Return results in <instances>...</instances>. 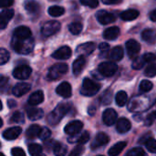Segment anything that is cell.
I'll return each instance as SVG.
<instances>
[{
	"label": "cell",
	"instance_id": "obj_1",
	"mask_svg": "<svg viewBox=\"0 0 156 156\" xmlns=\"http://www.w3.org/2000/svg\"><path fill=\"white\" fill-rule=\"evenodd\" d=\"M12 48L18 54L27 55L32 52L34 48V39L32 37L27 39H18L13 37L11 42Z\"/></svg>",
	"mask_w": 156,
	"mask_h": 156
},
{
	"label": "cell",
	"instance_id": "obj_2",
	"mask_svg": "<svg viewBox=\"0 0 156 156\" xmlns=\"http://www.w3.org/2000/svg\"><path fill=\"white\" fill-rule=\"evenodd\" d=\"M69 104H64V103L59 104L48 115V119H47L48 122L53 126L57 125L61 121V119L69 112Z\"/></svg>",
	"mask_w": 156,
	"mask_h": 156
},
{
	"label": "cell",
	"instance_id": "obj_3",
	"mask_svg": "<svg viewBox=\"0 0 156 156\" xmlns=\"http://www.w3.org/2000/svg\"><path fill=\"white\" fill-rule=\"evenodd\" d=\"M101 89V85L96 83L90 79H84L82 82V87L80 90V93L84 96H93L95 95Z\"/></svg>",
	"mask_w": 156,
	"mask_h": 156
},
{
	"label": "cell",
	"instance_id": "obj_4",
	"mask_svg": "<svg viewBox=\"0 0 156 156\" xmlns=\"http://www.w3.org/2000/svg\"><path fill=\"white\" fill-rule=\"evenodd\" d=\"M68 71V65L65 63H58L52 66L48 72V80H55L59 79L62 75L66 74Z\"/></svg>",
	"mask_w": 156,
	"mask_h": 156
},
{
	"label": "cell",
	"instance_id": "obj_5",
	"mask_svg": "<svg viewBox=\"0 0 156 156\" xmlns=\"http://www.w3.org/2000/svg\"><path fill=\"white\" fill-rule=\"evenodd\" d=\"M60 23L58 22V21H55V20H52V21H48L47 23H45L41 28V34L42 36L48 37H50L54 34H56L57 32L59 31L60 29Z\"/></svg>",
	"mask_w": 156,
	"mask_h": 156
},
{
	"label": "cell",
	"instance_id": "obj_6",
	"mask_svg": "<svg viewBox=\"0 0 156 156\" xmlns=\"http://www.w3.org/2000/svg\"><path fill=\"white\" fill-rule=\"evenodd\" d=\"M117 65L114 62H102L99 65V72L101 73V75L104 76V77H112L113 76L116 71H117Z\"/></svg>",
	"mask_w": 156,
	"mask_h": 156
},
{
	"label": "cell",
	"instance_id": "obj_7",
	"mask_svg": "<svg viewBox=\"0 0 156 156\" xmlns=\"http://www.w3.org/2000/svg\"><path fill=\"white\" fill-rule=\"evenodd\" d=\"M126 50L128 53L129 58H136L138 54L140 53L141 50V46L140 44L134 40V39H130L126 42Z\"/></svg>",
	"mask_w": 156,
	"mask_h": 156
},
{
	"label": "cell",
	"instance_id": "obj_8",
	"mask_svg": "<svg viewBox=\"0 0 156 156\" xmlns=\"http://www.w3.org/2000/svg\"><path fill=\"white\" fill-rule=\"evenodd\" d=\"M32 69L29 66L22 65L19 67H16L13 71V76L17 80H27L31 75Z\"/></svg>",
	"mask_w": 156,
	"mask_h": 156
},
{
	"label": "cell",
	"instance_id": "obj_9",
	"mask_svg": "<svg viewBox=\"0 0 156 156\" xmlns=\"http://www.w3.org/2000/svg\"><path fill=\"white\" fill-rule=\"evenodd\" d=\"M83 127V123L80 121H73L70 122L69 123H68L65 126V133L70 136H74V135H78L80 131L82 130Z\"/></svg>",
	"mask_w": 156,
	"mask_h": 156
},
{
	"label": "cell",
	"instance_id": "obj_10",
	"mask_svg": "<svg viewBox=\"0 0 156 156\" xmlns=\"http://www.w3.org/2000/svg\"><path fill=\"white\" fill-rule=\"evenodd\" d=\"M96 18L101 24L107 25V24L114 22L116 19V16L112 13H110L106 10H100L96 14Z\"/></svg>",
	"mask_w": 156,
	"mask_h": 156
},
{
	"label": "cell",
	"instance_id": "obj_11",
	"mask_svg": "<svg viewBox=\"0 0 156 156\" xmlns=\"http://www.w3.org/2000/svg\"><path fill=\"white\" fill-rule=\"evenodd\" d=\"M95 48H96V45L94 42H86V43L80 45L77 48L76 52L77 54L80 55V57L89 56L95 50Z\"/></svg>",
	"mask_w": 156,
	"mask_h": 156
},
{
	"label": "cell",
	"instance_id": "obj_12",
	"mask_svg": "<svg viewBox=\"0 0 156 156\" xmlns=\"http://www.w3.org/2000/svg\"><path fill=\"white\" fill-rule=\"evenodd\" d=\"M31 30L27 27L25 26H20L16 27L13 33V37L18 38V39H27L31 37Z\"/></svg>",
	"mask_w": 156,
	"mask_h": 156
},
{
	"label": "cell",
	"instance_id": "obj_13",
	"mask_svg": "<svg viewBox=\"0 0 156 156\" xmlns=\"http://www.w3.org/2000/svg\"><path fill=\"white\" fill-rule=\"evenodd\" d=\"M102 120L106 125L111 126L117 121V112L113 109H107L102 114Z\"/></svg>",
	"mask_w": 156,
	"mask_h": 156
},
{
	"label": "cell",
	"instance_id": "obj_14",
	"mask_svg": "<svg viewBox=\"0 0 156 156\" xmlns=\"http://www.w3.org/2000/svg\"><path fill=\"white\" fill-rule=\"evenodd\" d=\"M71 53L72 52H71L70 48L68 46H64V47H61L58 49H57L52 54V58H54L56 59H68L70 58Z\"/></svg>",
	"mask_w": 156,
	"mask_h": 156
},
{
	"label": "cell",
	"instance_id": "obj_15",
	"mask_svg": "<svg viewBox=\"0 0 156 156\" xmlns=\"http://www.w3.org/2000/svg\"><path fill=\"white\" fill-rule=\"evenodd\" d=\"M57 93L63 97V98H69L72 94V90H71V86L69 82H62L60 83L58 87H57V90H56Z\"/></svg>",
	"mask_w": 156,
	"mask_h": 156
},
{
	"label": "cell",
	"instance_id": "obj_16",
	"mask_svg": "<svg viewBox=\"0 0 156 156\" xmlns=\"http://www.w3.org/2000/svg\"><path fill=\"white\" fill-rule=\"evenodd\" d=\"M31 89L30 84L22 82V83H17L14 88H13V94L16 97H20L27 93Z\"/></svg>",
	"mask_w": 156,
	"mask_h": 156
},
{
	"label": "cell",
	"instance_id": "obj_17",
	"mask_svg": "<svg viewBox=\"0 0 156 156\" xmlns=\"http://www.w3.org/2000/svg\"><path fill=\"white\" fill-rule=\"evenodd\" d=\"M21 132L22 130L20 127H12L3 133V137L7 141H12L16 139L21 134Z\"/></svg>",
	"mask_w": 156,
	"mask_h": 156
},
{
	"label": "cell",
	"instance_id": "obj_18",
	"mask_svg": "<svg viewBox=\"0 0 156 156\" xmlns=\"http://www.w3.org/2000/svg\"><path fill=\"white\" fill-rule=\"evenodd\" d=\"M14 16V11L12 9H4L1 12L0 15V28L4 29L5 26L7 25L8 21L13 17Z\"/></svg>",
	"mask_w": 156,
	"mask_h": 156
},
{
	"label": "cell",
	"instance_id": "obj_19",
	"mask_svg": "<svg viewBox=\"0 0 156 156\" xmlns=\"http://www.w3.org/2000/svg\"><path fill=\"white\" fill-rule=\"evenodd\" d=\"M109 140H110L109 139V136L106 133H99L96 135L93 144H91V148L95 149V148L103 146V145H105V144H107L109 143Z\"/></svg>",
	"mask_w": 156,
	"mask_h": 156
},
{
	"label": "cell",
	"instance_id": "obj_20",
	"mask_svg": "<svg viewBox=\"0 0 156 156\" xmlns=\"http://www.w3.org/2000/svg\"><path fill=\"white\" fill-rule=\"evenodd\" d=\"M85 65H86V59H85V58H84V57H80V58H78L73 62V65H72L73 74H74L75 76H79V75L82 72V70H83Z\"/></svg>",
	"mask_w": 156,
	"mask_h": 156
},
{
	"label": "cell",
	"instance_id": "obj_21",
	"mask_svg": "<svg viewBox=\"0 0 156 156\" xmlns=\"http://www.w3.org/2000/svg\"><path fill=\"white\" fill-rule=\"evenodd\" d=\"M131 122L126 118H121L120 120H118L116 124V130L120 133H125L129 132L131 130Z\"/></svg>",
	"mask_w": 156,
	"mask_h": 156
},
{
	"label": "cell",
	"instance_id": "obj_22",
	"mask_svg": "<svg viewBox=\"0 0 156 156\" xmlns=\"http://www.w3.org/2000/svg\"><path fill=\"white\" fill-rule=\"evenodd\" d=\"M142 38L145 42L149 44H155L156 43V30L148 28L143 31L142 33Z\"/></svg>",
	"mask_w": 156,
	"mask_h": 156
},
{
	"label": "cell",
	"instance_id": "obj_23",
	"mask_svg": "<svg viewBox=\"0 0 156 156\" xmlns=\"http://www.w3.org/2000/svg\"><path fill=\"white\" fill-rule=\"evenodd\" d=\"M120 35V28L118 27H112L103 32V37L107 40H114Z\"/></svg>",
	"mask_w": 156,
	"mask_h": 156
},
{
	"label": "cell",
	"instance_id": "obj_24",
	"mask_svg": "<svg viewBox=\"0 0 156 156\" xmlns=\"http://www.w3.org/2000/svg\"><path fill=\"white\" fill-rule=\"evenodd\" d=\"M25 8L31 15H37L40 11V5H39V4L37 3L34 0H27V1H26V3H25Z\"/></svg>",
	"mask_w": 156,
	"mask_h": 156
},
{
	"label": "cell",
	"instance_id": "obj_25",
	"mask_svg": "<svg viewBox=\"0 0 156 156\" xmlns=\"http://www.w3.org/2000/svg\"><path fill=\"white\" fill-rule=\"evenodd\" d=\"M44 100V94L41 90H37L34 93H32L28 98V104L35 106L40 104Z\"/></svg>",
	"mask_w": 156,
	"mask_h": 156
},
{
	"label": "cell",
	"instance_id": "obj_26",
	"mask_svg": "<svg viewBox=\"0 0 156 156\" xmlns=\"http://www.w3.org/2000/svg\"><path fill=\"white\" fill-rule=\"evenodd\" d=\"M27 117L29 118V120L31 121H37V120H39L43 117L44 115V112L42 109H39V108H30V109H27Z\"/></svg>",
	"mask_w": 156,
	"mask_h": 156
},
{
	"label": "cell",
	"instance_id": "obj_27",
	"mask_svg": "<svg viewBox=\"0 0 156 156\" xmlns=\"http://www.w3.org/2000/svg\"><path fill=\"white\" fill-rule=\"evenodd\" d=\"M139 11L136 9H127L121 14V18L124 21H131L139 16Z\"/></svg>",
	"mask_w": 156,
	"mask_h": 156
},
{
	"label": "cell",
	"instance_id": "obj_28",
	"mask_svg": "<svg viewBox=\"0 0 156 156\" xmlns=\"http://www.w3.org/2000/svg\"><path fill=\"white\" fill-rule=\"evenodd\" d=\"M90 140V133L88 132H84L82 133L80 135H79L77 138H76V135L72 136V138H69V143H78L79 144L82 145V144H85L86 143H88Z\"/></svg>",
	"mask_w": 156,
	"mask_h": 156
},
{
	"label": "cell",
	"instance_id": "obj_29",
	"mask_svg": "<svg viewBox=\"0 0 156 156\" xmlns=\"http://www.w3.org/2000/svg\"><path fill=\"white\" fill-rule=\"evenodd\" d=\"M127 144L126 142H119L118 144H116L115 145H113L108 152L110 156H118L122 151L123 149L126 147Z\"/></svg>",
	"mask_w": 156,
	"mask_h": 156
},
{
	"label": "cell",
	"instance_id": "obj_30",
	"mask_svg": "<svg viewBox=\"0 0 156 156\" xmlns=\"http://www.w3.org/2000/svg\"><path fill=\"white\" fill-rule=\"evenodd\" d=\"M109 58L113 61H119L123 58V49L122 47H115L109 54Z\"/></svg>",
	"mask_w": 156,
	"mask_h": 156
},
{
	"label": "cell",
	"instance_id": "obj_31",
	"mask_svg": "<svg viewBox=\"0 0 156 156\" xmlns=\"http://www.w3.org/2000/svg\"><path fill=\"white\" fill-rule=\"evenodd\" d=\"M40 132H41V128L37 125V124H34V125H31L27 130V137L29 138V139H34V138H37V136H39L40 134Z\"/></svg>",
	"mask_w": 156,
	"mask_h": 156
},
{
	"label": "cell",
	"instance_id": "obj_32",
	"mask_svg": "<svg viewBox=\"0 0 156 156\" xmlns=\"http://www.w3.org/2000/svg\"><path fill=\"white\" fill-rule=\"evenodd\" d=\"M28 152L31 156H45L43 154L42 147L39 144H32L28 146Z\"/></svg>",
	"mask_w": 156,
	"mask_h": 156
},
{
	"label": "cell",
	"instance_id": "obj_33",
	"mask_svg": "<svg viewBox=\"0 0 156 156\" xmlns=\"http://www.w3.org/2000/svg\"><path fill=\"white\" fill-rule=\"evenodd\" d=\"M53 152L56 156H65L67 154V147L61 143H56L53 146Z\"/></svg>",
	"mask_w": 156,
	"mask_h": 156
},
{
	"label": "cell",
	"instance_id": "obj_34",
	"mask_svg": "<svg viewBox=\"0 0 156 156\" xmlns=\"http://www.w3.org/2000/svg\"><path fill=\"white\" fill-rule=\"evenodd\" d=\"M127 100H128L127 93L124 92L123 90H121V91H119V92L116 94L115 101H116V103H117L118 106H120V107L124 106L125 103L127 102Z\"/></svg>",
	"mask_w": 156,
	"mask_h": 156
},
{
	"label": "cell",
	"instance_id": "obj_35",
	"mask_svg": "<svg viewBox=\"0 0 156 156\" xmlns=\"http://www.w3.org/2000/svg\"><path fill=\"white\" fill-rule=\"evenodd\" d=\"M64 12H65V9L62 6H58V5H53L48 8V14L54 17L62 16L64 14Z\"/></svg>",
	"mask_w": 156,
	"mask_h": 156
},
{
	"label": "cell",
	"instance_id": "obj_36",
	"mask_svg": "<svg viewBox=\"0 0 156 156\" xmlns=\"http://www.w3.org/2000/svg\"><path fill=\"white\" fill-rule=\"evenodd\" d=\"M69 30L73 35H78L82 30V25L80 22H72L69 26Z\"/></svg>",
	"mask_w": 156,
	"mask_h": 156
},
{
	"label": "cell",
	"instance_id": "obj_37",
	"mask_svg": "<svg viewBox=\"0 0 156 156\" xmlns=\"http://www.w3.org/2000/svg\"><path fill=\"white\" fill-rule=\"evenodd\" d=\"M126 156H147V154L144 149L139 148V147H135V148L130 150L126 154Z\"/></svg>",
	"mask_w": 156,
	"mask_h": 156
},
{
	"label": "cell",
	"instance_id": "obj_38",
	"mask_svg": "<svg viewBox=\"0 0 156 156\" xmlns=\"http://www.w3.org/2000/svg\"><path fill=\"white\" fill-rule=\"evenodd\" d=\"M153 86L154 85H153V83L151 81L146 80H142V82L140 84V90L142 92H148L153 89Z\"/></svg>",
	"mask_w": 156,
	"mask_h": 156
},
{
	"label": "cell",
	"instance_id": "obj_39",
	"mask_svg": "<svg viewBox=\"0 0 156 156\" xmlns=\"http://www.w3.org/2000/svg\"><path fill=\"white\" fill-rule=\"evenodd\" d=\"M144 74H145L147 77H149V78H153V77H154V76L156 75L155 64L152 63V64L148 65V66L146 67L145 70H144Z\"/></svg>",
	"mask_w": 156,
	"mask_h": 156
},
{
	"label": "cell",
	"instance_id": "obj_40",
	"mask_svg": "<svg viewBox=\"0 0 156 156\" xmlns=\"http://www.w3.org/2000/svg\"><path fill=\"white\" fill-rule=\"evenodd\" d=\"M145 63L146 62L144 61L143 57L142 58H136L133 59L132 66H133V69H141L144 66Z\"/></svg>",
	"mask_w": 156,
	"mask_h": 156
},
{
	"label": "cell",
	"instance_id": "obj_41",
	"mask_svg": "<svg viewBox=\"0 0 156 156\" xmlns=\"http://www.w3.org/2000/svg\"><path fill=\"white\" fill-rule=\"evenodd\" d=\"M9 53L7 50H5V48H1L0 49V64L4 65L5 63H6L9 60Z\"/></svg>",
	"mask_w": 156,
	"mask_h": 156
},
{
	"label": "cell",
	"instance_id": "obj_42",
	"mask_svg": "<svg viewBox=\"0 0 156 156\" xmlns=\"http://www.w3.org/2000/svg\"><path fill=\"white\" fill-rule=\"evenodd\" d=\"M145 145H146V148L151 152V153H154L156 154V140L155 139H153V138H149L148 141L145 143Z\"/></svg>",
	"mask_w": 156,
	"mask_h": 156
},
{
	"label": "cell",
	"instance_id": "obj_43",
	"mask_svg": "<svg viewBox=\"0 0 156 156\" xmlns=\"http://www.w3.org/2000/svg\"><path fill=\"white\" fill-rule=\"evenodd\" d=\"M112 91L109 90H106V91L103 93V95L101 96V102H102L104 105H107V104L111 103V101H112Z\"/></svg>",
	"mask_w": 156,
	"mask_h": 156
},
{
	"label": "cell",
	"instance_id": "obj_44",
	"mask_svg": "<svg viewBox=\"0 0 156 156\" xmlns=\"http://www.w3.org/2000/svg\"><path fill=\"white\" fill-rule=\"evenodd\" d=\"M11 120H12V122H16V123L24 122V115H23L22 112H15V113L12 115Z\"/></svg>",
	"mask_w": 156,
	"mask_h": 156
},
{
	"label": "cell",
	"instance_id": "obj_45",
	"mask_svg": "<svg viewBox=\"0 0 156 156\" xmlns=\"http://www.w3.org/2000/svg\"><path fill=\"white\" fill-rule=\"evenodd\" d=\"M83 153H84V147L82 145L79 144L78 146H76L72 150V152L70 153L69 156H82Z\"/></svg>",
	"mask_w": 156,
	"mask_h": 156
},
{
	"label": "cell",
	"instance_id": "obj_46",
	"mask_svg": "<svg viewBox=\"0 0 156 156\" xmlns=\"http://www.w3.org/2000/svg\"><path fill=\"white\" fill-rule=\"evenodd\" d=\"M50 135H51V132L49 131V129L48 128H43V129H41V132H40V134H39V138L42 140V141H45V140H47V139H48L49 137H50Z\"/></svg>",
	"mask_w": 156,
	"mask_h": 156
},
{
	"label": "cell",
	"instance_id": "obj_47",
	"mask_svg": "<svg viewBox=\"0 0 156 156\" xmlns=\"http://www.w3.org/2000/svg\"><path fill=\"white\" fill-rule=\"evenodd\" d=\"M80 1L83 5L89 6L90 8H95L99 5L98 0H80Z\"/></svg>",
	"mask_w": 156,
	"mask_h": 156
},
{
	"label": "cell",
	"instance_id": "obj_48",
	"mask_svg": "<svg viewBox=\"0 0 156 156\" xmlns=\"http://www.w3.org/2000/svg\"><path fill=\"white\" fill-rule=\"evenodd\" d=\"M156 120V112H154L152 113H150L146 119H145V122H144V124L147 125V126H150L154 123V122Z\"/></svg>",
	"mask_w": 156,
	"mask_h": 156
},
{
	"label": "cell",
	"instance_id": "obj_49",
	"mask_svg": "<svg viewBox=\"0 0 156 156\" xmlns=\"http://www.w3.org/2000/svg\"><path fill=\"white\" fill-rule=\"evenodd\" d=\"M143 58H144V61L146 63H150V64L154 63V61L156 59L155 55L153 54V53H146V54H144L143 56Z\"/></svg>",
	"mask_w": 156,
	"mask_h": 156
},
{
	"label": "cell",
	"instance_id": "obj_50",
	"mask_svg": "<svg viewBox=\"0 0 156 156\" xmlns=\"http://www.w3.org/2000/svg\"><path fill=\"white\" fill-rule=\"evenodd\" d=\"M99 48H100L101 53L103 56H105L109 52V50H110V46L107 43H101L100 46H99Z\"/></svg>",
	"mask_w": 156,
	"mask_h": 156
},
{
	"label": "cell",
	"instance_id": "obj_51",
	"mask_svg": "<svg viewBox=\"0 0 156 156\" xmlns=\"http://www.w3.org/2000/svg\"><path fill=\"white\" fill-rule=\"evenodd\" d=\"M11 154L12 156H26L25 152L19 148V147H15L11 150Z\"/></svg>",
	"mask_w": 156,
	"mask_h": 156
},
{
	"label": "cell",
	"instance_id": "obj_52",
	"mask_svg": "<svg viewBox=\"0 0 156 156\" xmlns=\"http://www.w3.org/2000/svg\"><path fill=\"white\" fill-rule=\"evenodd\" d=\"M14 3V0H0V5L2 7H8L11 6Z\"/></svg>",
	"mask_w": 156,
	"mask_h": 156
},
{
	"label": "cell",
	"instance_id": "obj_53",
	"mask_svg": "<svg viewBox=\"0 0 156 156\" xmlns=\"http://www.w3.org/2000/svg\"><path fill=\"white\" fill-rule=\"evenodd\" d=\"M150 19L154 22H156V9L153 10L151 13H150Z\"/></svg>",
	"mask_w": 156,
	"mask_h": 156
},
{
	"label": "cell",
	"instance_id": "obj_54",
	"mask_svg": "<svg viewBox=\"0 0 156 156\" xmlns=\"http://www.w3.org/2000/svg\"><path fill=\"white\" fill-rule=\"evenodd\" d=\"M119 0H102V3H104L105 5H113L116 4Z\"/></svg>",
	"mask_w": 156,
	"mask_h": 156
},
{
	"label": "cell",
	"instance_id": "obj_55",
	"mask_svg": "<svg viewBox=\"0 0 156 156\" xmlns=\"http://www.w3.org/2000/svg\"><path fill=\"white\" fill-rule=\"evenodd\" d=\"M7 105H9V108H14V107H16V102L15 101H13V100H9L7 101Z\"/></svg>",
	"mask_w": 156,
	"mask_h": 156
},
{
	"label": "cell",
	"instance_id": "obj_56",
	"mask_svg": "<svg viewBox=\"0 0 156 156\" xmlns=\"http://www.w3.org/2000/svg\"><path fill=\"white\" fill-rule=\"evenodd\" d=\"M6 82H7V79H6V78H5L4 76H2V77H1V80H0V83H1V88H3V87H4V85H5Z\"/></svg>",
	"mask_w": 156,
	"mask_h": 156
},
{
	"label": "cell",
	"instance_id": "obj_57",
	"mask_svg": "<svg viewBox=\"0 0 156 156\" xmlns=\"http://www.w3.org/2000/svg\"><path fill=\"white\" fill-rule=\"evenodd\" d=\"M1 156H5V155H4V154H1Z\"/></svg>",
	"mask_w": 156,
	"mask_h": 156
},
{
	"label": "cell",
	"instance_id": "obj_58",
	"mask_svg": "<svg viewBox=\"0 0 156 156\" xmlns=\"http://www.w3.org/2000/svg\"><path fill=\"white\" fill-rule=\"evenodd\" d=\"M98 156H103V155H98Z\"/></svg>",
	"mask_w": 156,
	"mask_h": 156
}]
</instances>
